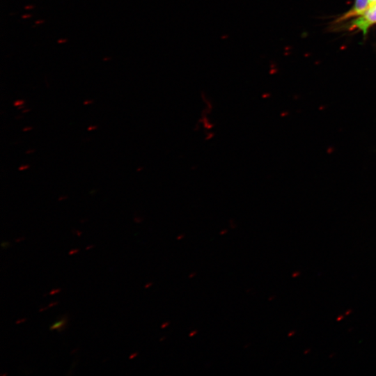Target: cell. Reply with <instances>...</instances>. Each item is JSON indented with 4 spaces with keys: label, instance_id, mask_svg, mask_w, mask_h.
I'll return each mask as SVG.
<instances>
[{
    "label": "cell",
    "instance_id": "1",
    "mask_svg": "<svg viewBox=\"0 0 376 376\" xmlns=\"http://www.w3.org/2000/svg\"><path fill=\"white\" fill-rule=\"evenodd\" d=\"M376 24V3L370 4L360 16L352 22V26L361 31L364 35L368 29Z\"/></svg>",
    "mask_w": 376,
    "mask_h": 376
},
{
    "label": "cell",
    "instance_id": "2",
    "mask_svg": "<svg viewBox=\"0 0 376 376\" xmlns=\"http://www.w3.org/2000/svg\"><path fill=\"white\" fill-rule=\"evenodd\" d=\"M368 3V0H355L353 8L343 17V19L361 15L367 9Z\"/></svg>",
    "mask_w": 376,
    "mask_h": 376
},
{
    "label": "cell",
    "instance_id": "3",
    "mask_svg": "<svg viewBox=\"0 0 376 376\" xmlns=\"http://www.w3.org/2000/svg\"><path fill=\"white\" fill-rule=\"evenodd\" d=\"M68 322V318L67 315H62L60 317V319L57 321H55L52 324L50 325L49 329L56 330L58 332L63 331L65 328L67 323Z\"/></svg>",
    "mask_w": 376,
    "mask_h": 376
},
{
    "label": "cell",
    "instance_id": "4",
    "mask_svg": "<svg viewBox=\"0 0 376 376\" xmlns=\"http://www.w3.org/2000/svg\"><path fill=\"white\" fill-rule=\"evenodd\" d=\"M24 100H15L14 102H13V106L16 107H18L21 105H23L24 104Z\"/></svg>",
    "mask_w": 376,
    "mask_h": 376
},
{
    "label": "cell",
    "instance_id": "5",
    "mask_svg": "<svg viewBox=\"0 0 376 376\" xmlns=\"http://www.w3.org/2000/svg\"><path fill=\"white\" fill-rule=\"evenodd\" d=\"M29 167H30L29 164H22L18 167V170L19 171H24V170L28 169Z\"/></svg>",
    "mask_w": 376,
    "mask_h": 376
},
{
    "label": "cell",
    "instance_id": "6",
    "mask_svg": "<svg viewBox=\"0 0 376 376\" xmlns=\"http://www.w3.org/2000/svg\"><path fill=\"white\" fill-rule=\"evenodd\" d=\"M98 127V125H91L87 127L88 131H93L97 130Z\"/></svg>",
    "mask_w": 376,
    "mask_h": 376
},
{
    "label": "cell",
    "instance_id": "7",
    "mask_svg": "<svg viewBox=\"0 0 376 376\" xmlns=\"http://www.w3.org/2000/svg\"><path fill=\"white\" fill-rule=\"evenodd\" d=\"M33 127L31 125L25 126L22 128V132H29L33 130Z\"/></svg>",
    "mask_w": 376,
    "mask_h": 376
},
{
    "label": "cell",
    "instance_id": "8",
    "mask_svg": "<svg viewBox=\"0 0 376 376\" xmlns=\"http://www.w3.org/2000/svg\"><path fill=\"white\" fill-rule=\"evenodd\" d=\"M61 290V288L53 289L49 292V295H54L56 293L59 292Z\"/></svg>",
    "mask_w": 376,
    "mask_h": 376
},
{
    "label": "cell",
    "instance_id": "9",
    "mask_svg": "<svg viewBox=\"0 0 376 376\" xmlns=\"http://www.w3.org/2000/svg\"><path fill=\"white\" fill-rule=\"evenodd\" d=\"M1 245L3 249H7L10 244L8 242H2Z\"/></svg>",
    "mask_w": 376,
    "mask_h": 376
},
{
    "label": "cell",
    "instance_id": "10",
    "mask_svg": "<svg viewBox=\"0 0 376 376\" xmlns=\"http://www.w3.org/2000/svg\"><path fill=\"white\" fill-rule=\"evenodd\" d=\"M36 150L33 148H29L25 151V154L29 155L35 152Z\"/></svg>",
    "mask_w": 376,
    "mask_h": 376
},
{
    "label": "cell",
    "instance_id": "11",
    "mask_svg": "<svg viewBox=\"0 0 376 376\" xmlns=\"http://www.w3.org/2000/svg\"><path fill=\"white\" fill-rule=\"evenodd\" d=\"M67 198H68V196L66 195L60 196L58 198V201H62L66 200Z\"/></svg>",
    "mask_w": 376,
    "mask_h": 376
},
{
    "label": "cell",
    "instance_id": "12",
    "mask_svg": "<svg viewBox=\"0 0 376 376\" xmlns=\"http://www.w3.org/2000/svg\"><path fill=\"white\" fill-rule=\"evenodd\" d=\"M92 103H93V100H85L83 102L84 105H88V104H91Z\"/></svg>",
    "mask_w": 376,
    "mask_h": 376
},
{
    "label": "cell",
    "instance_id": "13",
    "mask_svg": "<svg viewBox=\"0 0 376 376\" xmlns=\"http://www.w3.org/2000/svg\"><path fill=\"white\" fill-rule=\"evenodd\" d=\"M79 249H72V250L70 251L68 254L69 255L75 254V253L79 252Z\"/></svg>",
    "mask_w": 376,
    "mask_h": 376
},
{
    "label": "cell",
    "instance_id": "14",
    "mask_svg": "<svg viewBox=\"0 0 376 376\" xmlns=\"http://www.w3.org/2000/svg\"><path fill=\"white\" fill-rule=\"evenodd\" d=\"M142 220H143V219L141 218V217H135L134 218V222H136V223H140Z\"/></svg>",
    "mask_w": 376,
    "mask_h": 376
},
{
    "label": "cell",
    "instance_id": "15",
    "mask_svg": "<svg viewBox=\"0 0 376 376\" xmlns=\"http://www.w3.org/2000/svg\"><path fill=\"white\" fill-rule=\"evenodd\" d=\"M170 322H166L164 323H163L162 325H161V328L162 329H164L166 327H167L169 325Z\"/></svg>",
    "mask_w": 376,
    "mask_h": 376
},
{
    "label": "cell",
    "instance_id": "16",
    "mask_svg": "<svg viewBox=\"0 0 376 376\" xmlns=\"http://www.w3.org/2000/svg\"><path fill=\"white\" fill-rule=\"evenodd\" d=\"M73 232L75 233L78 237H80V235H81V231H79V230H75V229H73Z\"/></svg>",
    "mask_w": 376,
    "mask_h": 376
},
{
    "label": "cell",
    "instance_id": "17",
    "mask_svg": "<svg viewBox=\"0 0 376 376\" xmlns=\"http://www.w3.org/2000/svg\"><path fill=\"white\" fill-rule=\"evenodd\" d=\"M137 354H138V352H136L132 354L129 357L130 359H132L134 358Z\"/></svg>",
    "mask_w": 376,
    "mask_h": 376
},
{
    "label": "cell",
    "instance_id": "18",
    "mask_svg": "<svg viewBox=\"0 0 376 376\" xmlns=\"http://www.w3.org/2000/svg\"><path fill=\"white\" fill-rule=\"evenodd\" d=\"M25 320H26V318H23V319H20V320H18L15 322L16 324H19L22 322H24Z\"/></svg>",
    "mask_w": 376,
    "mask_h": 376
},
{
    "label": "cell",
    "instance_id": "19",
    "mask_svg": "<svg viewBox=\"0 0 376 376\" xmlns=\"http://www.w3.org/2000/svg\"><path fill=\"white\" fill-rule=\"evenodd\" d=\"M31 111V109H26V108H24V109H23V110L22 111V113H27V112H29V111Z\"/></svg>",
    "mask_w": 376,
    "mask_h": 376
},
{
    "label": "cell",
    "instance_id": "20",
    "mask_svg": "<svg viewBox=\"0 0 376 376\" xmlns=\"http://www.w3.org/2000/svg\"><path fill=\"white\" fill-rule=\"evenodd\" d=\"M58 303V301L52 302L48 305V308L52 307L54 305H56Z\"/></svg>",
    "mask_w": 376,
    "mask_h": 376
},
{
    "label": "cell",
    "instance_id": "21",
    "mask_svg": "<svg viewBox=\"0 0 376 376\" xmlns=\"http://www.w3.org/2000/svg\"><path fill=\"white\" fill-rule=\"evenodd\" d=\"M197 334V331L196 330H194V331H192L189 334V336L191 337L193 336L194 335L196 334Z\"/></svg>",
    "mask_w": 376,
    "mask_h": 376
},
{
    "label": "cell",
    "instance_id": "22",
    "mask_svg": "<svg viewBox=\"0 0 376 376\" xmlns=\"http://www.w3.org/2000/svg\"><path fill=\"white\" fill-rule=\"evenodd\" d=\"M152 285V283L150 282V283H147L146 285H145L144 288H148L150 287Z\"/></svg>",
    "mask_w": 376,
    "mask_h": 376
},
{
    "label": "cell",
    "instance_id": "23",
    "mask_svg": "<svg viewBox=\"0 0 376 376\" xmlns=\"http://www.w3.org/2000/svg\"><path fill=\"white\" fill-rule=\"evenodd\" d=\"M15 118L17 120H20V119L23 118V116L22 115H18V116H16Z\"/></svg>",
    "mask_w": 376,
    "mask_h": 376
},
{
    "label": "cell",
    "instance_id": "24",
    "mask_svg": "<svg viewBox=\"0 0 376 376\" xmlns=\"http://www.w3.org/2000/svg\"><path fill=\"white\" fill-rule=\"evenodd\" d=\"M96 192H97V190H96V189H93V190H91V191H89V194H91V195H93V194H95Z\"/></svg>",
    "mask_w": 376,
    "mask_h": 376
},
{
    "label": "cell",
    "instance_id": "25",
    "mask_svg": "<svg viewBox=\"0 0 376 376\" xmlns=\"http://www.w3.org/2000/svg\"><path fill=\"white\" fill-rule=\"evenodd\" d=\"M228 232L227 229H224L220 232V235H224Z\"/></svg>",
    "mask_w": 376,
    "mask_h": 376
},
{
    "label": "cell",
    "instance_id": "26",
    "mask_svg": "<svg viewBox=\"0 0 376 376\" xmlns=\"http://www.w3.org/2000/svg\"><path fill=\"white\" fill-rule=\"evenodd\" d=\"M185 237V235L182 234V235H180L177 237V240H181L182 238H183Z\"/></svg>",
    "mask_w": 376,
    "mask_h": 376
},
{
    "label": "cell",
    "instance_id": "27",
    "mask_svg": "<svg viewBox=\"0 0 376 376\" xmlns=\"http://www.w3.org/2000/svg\"><path fill=\"white\" fill-rule=\"evenodd\" d=\"M196 272H193V273H191V274H190L189 275V278H192V277H194V276H196Z\"/></svg>",
    "mask_w": 376,
    "mask_h": 376
},
{
    "label": "cell",
    "instance_id": "28",
    "mask_svg": "<svg viewBox=\"0 0 376 376\" xmlns=\"http://www.w3.org/2000/svg\"><path fill=\"white\" fill-rule=\"evenodd\" d=\"M143 169V166H139L136 169V171L139 172V171H141Z\"/></svg>",
    "mask_w": 376,
    "mask_h": 376
},
{
    "label": "cell",
    "instance_id": "29",
    "mask_svg": "<svg viewBox=\"0 0 376 376\" xmlns=\"http://www.w3.org/2000/svg\"><path fill=\"white\" fill-rule=\"evenodd\" d=\"M368 1L370 5L376 3V0H368Z\"/></svg>",
    "mask_w": 376,
    "mask_h": 376
},
{
    "label": "cell",
    "instance_id": "30",
    "mask_svg": "<svg viewBox=\"0 0 376 376\" xmlns=\"http://www.w3.org/2000/svg\"><path fill=\"white\" fill-rule=\"evenodd\" d=\"M299 274V272H295L293 274H292V277H296L297 276V275Z\"/></svg>",
    "mask_w": 376,
    "mask_h": 376
},
{
    "label": "cell",
    "instance_id": "31",
    "mask_svg": "<svg viewBox=\"0 0 376 376\" xmlns=\"http://www.w3.org/2000/svg\"><path fill=\"white\" fill-rule=\"evenodd\" d=\"M17 109H23L25 108V107H24V104H23V105H21V106H19V107H17Z\"/></svg>",
    "mask_w": 376,
    "mask_h": 376
},
{
    "label": "cell",
    "instance_id": "32",
    "mask_svg": "<svg viewBox=\"0 0 376 376\" xmlns=\"http://www.w3.org/2000/svg\"><path fill=\"white\" fill-rule=\"evenodd\" d=\"M24 239V237H20V238H19V239H16V240H15V242H19V241H21V240H23Z\"/></svg>",
    "mask_w": 376,
    "mask_h": 376
},
{
    "label": "cell",
    "instance_id": "33",
    "mask_svg": "<svg viewBox=\"0 0 376 376\" xmlns=\"http://www.w3.org/2000/svg\"><path fill=\"white\" fill-rule=\"evenodd\" d=\"M95 246L94 245H90V246H88L86 248V250H88L92 247H94Z\"/></svg>",
    "mask_w": 376,
    "mask_h": 376
},
{
    "label": "cell",
    "instance_id": "34",
    "mask_svg": "<svg viewBox=\"0 0 376 376\" xmlns=\"http://www.w3.org/2000/svg\"><path fill=\"white\" fill-rule=\"evenodd\" d=\"M30 16H31L30 15H23L22 18H27V17H29Z\"/></svg>",
    "mask_w": 376,
    "mask_h": 376
},
{
    "label": "cell",
    "instance_id": "35",
    "mask_svg": "<svg viewBox=\"0 0 376 376\" xmlns=\"http://www.w3.org/2000/svg\"><path fill=\"white\" fill-rule=\"evenodd\" d=\"M47 308H48V306L47 308H42L39 309V312H41V311H42L44 310H46Z\"/></svg>",
    "mask_w": 376,
    "mask_h": 376
},
{
    "label": "cell",
    "instance_id": "36",
    "mask_svg": "<svg viewBox=\"0 0 376 376\" xmlns=\"http://www.w3.org/2000/svg\"><path fill=\"white\" fill-rule=\"evenodd\" d=\"M33 8L32 6H26V7H25L26 9H31V8Z\"/></svg>",
    "mask_w": 376,
    "mask_h": 376
},
{
    "label": "cell",
    "instance_id": "37",
    "mask_svg": "<svg viewBox=\"0 0 376 376\" xmlns=\"http://www.w3.org/2000/svg\"><path fill=\"white\" fill-rule=\"evenodd\" d=\"M65 41H66V40H59L58 41V42L61 43V42H65Z\"/></svg>",
    "mask_w": 376,
    "mask_h": 376
},
{
    "label": "cell",
    "instance_id": "38",
    "mask_svg": "<svg viewBox=\"0 0 376 376\" xmlns=\"http://www.w3.org/2000/svg\"><path fill=\"white\" fill-rule=\"evenodd\" d=\"M87 219H81L80 222H81V223L85 222Z\"/></svg>",
    "mask_w": 376,
    "mask_h": 376
},
{
    "label": "cell",
    "instance_id": "39",
    "mask_svg": "<svg viewBox=\"0 0 376 376\" xmlns=\"http://www.w3.org/2000/svg\"><path fill=\"white\" fill-rule=\"evenodd\" d=\"M294 334H295V331L290 332L288 334V336H291Z\"/></svg>",
    "mask_w": 376,
    "mask_h": 376
},
{
    "label": "cell",
    "instance_id": "40",
    "mask_svg": "<svg viewBox=\"0 0 376 376\" xmlns=\"http://www.w3.org/2000/svg\"><path fill=\"white\" fill-rule=\"evenodd\" d=\"M42 22H43L42 20H41V21H39V20H38V21L36 22V24H40V23H42Z\"/></svg>",
    "mask_w": 376,
    "mask_h": 376
},
{
    "label": "cell",
    "instance_id": "41",
    "mask_svg": "<svg viewBox=\"0 0 376 376\" xmlns=\"http://www.w3.org/2000/svg\"><path fill=\"white\" fill-rule=\"evenodd\" d=\"M274 299V297H270L268 299H269V301H271V300H272Z\"/></svg>",
    "mask_w": 376,
    "mask_h": 376
},
{
    "label": "cell",
    "instance_id": "42",
    "mask_svg": "<svg viewBox=\"0 0 376 376\" xmlns=\"http://www.w3.org/2000/svg\"><path fill=\"white\" fill-rule=\"evenodd\" d=\"M164 338H165V337L161 338L159 339V341L163 340Z\"/></svg>",
    "mask_w": 376,
    "mask_h": 376
}]
</instances>
